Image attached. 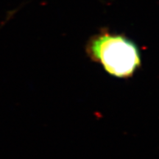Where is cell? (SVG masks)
Listing matches in <instances>:
<instances>
[{"instance_id": "cell-1", "label": "cell", "mask_w": 159, "mask_h": 159, "mask_svg": "<svg viewBox=\"0 0 159 159\" xmlns=\"http://www.w3.org/2000/svg\"><path fill=\"white\" fill-rule=\"evenodd\" d=\"M85 50L91 61L116 78H130L142 67V55L137 43L125 34L107 28L89 38Z\"/></svg>"}]
</instances>
